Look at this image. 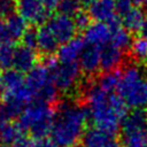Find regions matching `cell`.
Segmentation results:
<instances>
[{
  "instance_id": "cell-8",
  "label": "cell",
  "mask_w": 147,
  "mask_h": 147,
  "mask_svg": "<svg viewBox=\"0 0 147 147\" xmlns=\"http://www.w3.org/2000/svg\"><path fill=\"white\" fill-rule=\"evenodd\" d=\"M111 38V28L109 23H100L94 22L91 23L85 30L83 34V40L87 46L94 47H103L110 42Z\"/></svg>"
},
{
  "instance_id": "cell-9",
  "label": "cell",
  "mask_w": 147,
  "mask_h": 147,
  "mask_svg": "<svg viewBox=\"0 0 147 147\" xmlns=\"http://www.w3.org/2000/svg\"><path fill=\"white\" fill-rule=\"evenodd\" d=\"M87 15L94 22L110 23L116 18L115 0H93L87 7Z\"/></svg>"
},
{
  "instance_id": "cell-3",
  "label": "cell",
  "mask_w": 147,
  "mask_h": 147,
  "mask_svg": "<svg viewBox=\"0 0 147 147\" xmlns=\"http://www.w3.org/2000/svg\"><path fill=\"white\" fill-rule=\"evenodd\" d=\"M117 94L126 107L147 108V75L138 64H127L119 74Z\"/></svg>"
},
{
  "instance_id": "cell-29",
  "label": "cell",
  "mask_w": 147,
  "mask_h": 147,
  "mask_svg": "<svg viewBox=\"0 0 147 147\" xmlns=\"http://www.w3.org/2000/svg\"><path fill=\"white\" fill-rule=\"evenodd\" d=\"M22 45L34 49L37 47V30L28 29L22 37Z\"/></svg>"
},
{
  "instance_id": "cell-12",
  "label": "cell",
  "mask_w": 147,
  "mask_h": 147,
  "mask_svg": "<svg viewBox=\"0 0 147 147\" xmlns=\"http://www.w3.org/2000/svg\"><path fill=\"white\" fill-rule=\"evenodd\" d=\"M124 61V52L111 44L100 48V69L105 72L116 71Z\"/></svg>"
},
{
  "instance_id": "cell-28",
  "label": "cell",
  "mask_w": 147,
  "mask_h": 147,
  "mask_svg": "<svg viewBox=\"0 0 147 147\" xmlns=\"http://www.w3.org/2000/svg\"><path fill=\"white\" fill-rule=\"evenodd\" d=\"M16 0H0V17L7 18L15 14Z\"/></svg>"
},
{
  "instance_id": "cell-38",
  "label": "cell",
  "mask_w": 147,
  "mask_h": 147,
  "mask_svg": "<svg viewBox=\"0 0 147 147\" xmlns=\"http://www.w3.org/2000/svg\"><path fill=\"white\" fill-rule=\"evenodd\" d=\"M0 100H1V91H0ZM1 102V101H0Z\"/></svg>"
},
{
  "instance_id": "cell-1",
  "label": "cell",
  "mask_w": 147,
  "mask_h": 147,
  "mask_svg": "<svg viewBox=\"0 0 147 147\" xmlns=\"http://www.w3.org/2000/svg\"><path fill=\"white\" fill-rule=\"evenodd\" d=\"M84 96L88 119L95 127L115 134L127 114V107L118 94L107 93L96 83H91L86 86Z\"/></svg>"
},
{
  "instance_id": "cell-24",
  "label": "cell",
  "mask_w": 147,
  "mask_h": 147,
  "mask_svg": "<svg viewBox=\"0 0 147 147\" xmlns=\"http://www.w3.org/2000/svg\"><path fill=\"white\" fill-rule=\"evenodd\" d=\"M130 51H131L133 59L137 62L147 63V38L141 36L132 40Z\"/></svg>"
},
{
  "instance_id": "cell-18",
  "label": "cell",
  "mask_w": 147,
  "mask_h": 147,
  "mask_svg": "<svg viewBox=\"0 0 147 147\" xmlns=\"http://www.w3.org/2000/svg\"><path fill=\"white\" fill-rule=\"evenodd\" d=\"M109 24L111 28V38H110L109 44H111L113 46L125 52L127 48H130V46L132 44V37H131L130 32L117 20L110 22Z\"/></svg>"
},
{
  "instance_id": "cell-11",
  "label": "cell",
  "mask_w": 147,
  "mask_h": 147,
  "mask_svg": "<svg viewBox=\"0 0 147 147\" xmlns=\"http://www.w3.org/2000/svg\"><path fill=\"white\" fill-rule=\"evenodd\" d=\"M114 141H116L114 133L93 126L91 129H86L82 137L80 145L83 147H108Z\"/></svg>"
},
{
  "instance_id": "cell-7",
  "label": "cell",
  "mask_w": 147,
  "mask_h": 147,
  "mask_svg": "<svg viewBox=\"0 0 147 147\" xmlns=\"http://www.w3.org/2000/svg\"><path fill=\"white\" fill-rule=\"evenodd\" d=\"M17 14L33 25H41L49 18V10L41 0H16Z\"/></svg>"
},
{
  "instance_id": "cell-4",
  "label": "cell",
  "mask_w": 147,
  "mask_h": 147,
  "mask_svg": "<svg viewBox=\"0 0 147 147\" xmlns=\"http://www.w3.org/2000/svg\"><path fill=\"white\" fill-rule=\"evenodd\" d=\"M54 116L52 105L34 100L24 107L18 124L24 132H30L32 138H47L52 131Z\"/></svg>"
},
{
  "instance_id": "cell-13",
  "label": "cell",
  "mask_w": 147,
  "mask_h": 147,
  "mask_svg": "<svg viewBox=\"0 0 147 147\" xmlns=\"http://www.w3.org/2000/svg\"><path fill=\"white\" fill-rule=\"evenodd\" d=\"M119 129L122 133L147 131V110L146 109L131 110L124 117Z\"/></svg>"
},
{
  "instance_id": "cell-25",
  "label": "cell",
  "mask_w": 147,
  "mask_h": 147,
  "mask_svg": "<svg viewBox=\"0 0 147 147\" xmlns=\"http://www.w3.org/2000/svg\"><path fill=\"white\" fill-rule=\"evenodd\" d=\"M15 47L13 42L0 45V69H2V71L13 68Z\"/></svg>"
},
{
  "instance_id": "cell-16",
  "label": "cell",
  "mask_w": 147,
  "mask_h": 147,
  "mask_svg": "<svg viewBox=\"0 0 147 147\" xmlns=\"http://www.w3.org/2000/svg\"><path fill=\"white\" fill-rule=\"evenodd\" d=\"M24 131L18 123L13 121H0V146H14L22 137Z\"/></svg>"
},
{
  "instance_id": "cell-27",
  "label": "cell",
  "mask_w": 147,
  "mask_h": 147,
  "mask_svg": "<svg viewBox=\"0 0 147 147\" xmlns=\"http://www.w3.org/2000/svg\"><path fill=\"white\" fill-rule=\"evenodd\" d=\"M14 147H57V145L48 138H26L22 137Z\"/></svg>"
},
{
  "instance_id": "cell-21",
  "label": "cell",
  "mask_w": 147,
  "mask_h": 147,
  "mask_svg": "<svg viewBox=\"0 0 147 147\" xmlns=\"http://www.w3.org/2000/svg\"><path fill=\"white\" fill-rule=\"evenodd\" d=\"M25 105L22 102L11 99L5 98L0 103V121H13L16 117H20Z\"/></svg>"
},
{
  "instance_id": "cell-15",
  "label": "cell",
  "mask_w": 147,
  "mask_h": 147,
  "mask_svg": "<svg viewBox=\"0 0 147 147\" xmlns=\"http://www.w3.org/2000/svg\"><path fill=\"white\" fill-rule=\"evenodd\" d=\"M80 70L87 75H93L100 69V48L85 45V48L79 56Z\"/></svg>"
},
{
  "instance_id": "cell-23",
  "label": "cell",
  "mask_w": 147,
  "mask_h": 147,
  "mask_svg": "<svg viewBox=\"0 0 147 147\" xmlns=\"http://www.w3.org/2000/svg\"><path fill=\"white\" fill-rule=\"evenodd\" d=\"M123 147H147V131L122 133Z\"/></svg>"
},
{
  "instance_id": "cell-20",
  "label": "cell",
  "mask_w": 147,
  "mask_h": 147,
  "mask_svg": "<svg viewBox=\"0 0 147 147\" xmlns=\"http://www.w3.org/2000/svg\"><path fill=\"white\" fill-rule=\"evenodd\" d=\"M3 22H5L6 28L8 30V33H9L11 42H14V41H16L18 39H22V37L24 36L25 31L28 30L26 22L16 13L10 15L9 17L5 18Z\"/></svg>"
},
{
  "instance_id": "cell-10",
  "label": "cell",
  "mask_w": 147,
  "mask_h": 147,
  "mask_svg": "<svg viewBox=\"0 0 147 147\" xmlns=\"http://www.w3.org/2000/svg\"><path fill=\"white\" fill-rule=\"evenodd\" d=\"M38 55L34 49L29 48L24 45H20L15 47V54H14V63L13 69L16 71L24 74L29 72L37 65Z\"/></svg>"
},
{
  "instance_id": "cell-22",
  "label": "cell",
  "mask_w": 147,
  "mask_h": 147,
  "mask_svg": "<svg viewBox=\"0 0 147 147\" xmlns=\"http://www.w3.org/2000/svg\"><path fill=\"white\" fill-rule=\"evenodd\" d=\"M95 83L102 91L107 93H115L119 84V74L117 71L105 72L100 76V78Z\"/></svg>"
},
{
  "instance_id": "cell-17",
  "label": "cell",
  "mask_w": 147,
  "mask_h": 147,
  "mask_svg": "<svg viewBox=\"0 0 147 147\" xmlns=\"http://www.w3.org/2000/svg\"><path fill=\"white\" fill-rule=\"evenodd\" d=\"M60 45L54 39L47 26L44 24L39 25L37 29V48L45 55L51 56L54 52H57Z\"/></svg>"
},
{
  "instance_id": "cell-2",
  "label": "cell",
  "mask_w": 147,
  "mask_h": 147,
  "mask_svg": "<svg viewBox=\"0 0 147 147\" xmlns=\"http://www.w3.org/2000/svg\"><path fill=\"white\" fill-rule=\"evenodd\" d=\"M88 121L86 108L79 103L61 102L55 111L51 131L52 140L57 147H74L79 144Z\"/></svg>"
},
{
  "instance_id": "cell-33",
  "label": "cell",
  "mask_w": 147,
  "mask_h": 147,
  "mask_svg": "<svg viewBox=\"0 0 147 147\" xmlns=\"http://www.w3.org/2000/svg\"><path fill=\"white\" fill-rule=\"evenodd\" d=\"M41 2H42L44 6L51 11V10H53V9H55V8L59 7L61 0H41Z\"/></svg>"
},
{
  "instance_id": "cell-35",
  "label": "cell",
  "mask_w": 147,
  "mask_h": 147,
  "mask_svg": "<svg viewBox=\"0 0 147 147\" xmlns=\"http://www.w3.org/2000/svg\"><path fill=\"white\" fill-rule=\"evenodd\" d=\"M108 147H123V145L122 144H119V142H117V141H114L110 146H108Z\"/></svg>"
},
{
  "instance_id": "cell-14",
  "label": "cell",
  "mask_w": 147,
  "mask_h": 147,
  "mask_svg": "<svg viewBox=\"0 0 147 147\" xmlns=\"http://www.w3.org/2000/svg\"><path fill=\"white\" fill-rule=\"evenodd\" d=\"M85 48V42L83 39L75 37L74 39L69 40L68 42L61 45L57 49V60L60 62H77L79 56L82 55Z\"/></svg>"
},
{
  "instance_id": "cell-6",
  "label": "cell",
  "mask_w": 147,
  "mask_h": 147,
  "mask_svg": "<svg viewBox=\"0 0 147 147\" xmlns=\"http://www.w3.org/2000/svg\"><path fill=\"white\" fill-rule=\"evenodd\" d=\"M45 25L60 46L74 39L77 32V26L74 18L62 14H56L49 17L45 22Z\"/></svg>"
},
{
  "instance_id": "cell-34",
  "label": "cell",
  "mask_w": 147,
  "mask_h": 147,
  "mask_svg": "<svg viewBox=\"0 0 147 147\" xmlns=\"http://www.w3.org/2000/svg\"><path fill=\"white\" fill-rule=\"evenodd\" d=\"M141 32V36L147 38V14H145V20H144V24H142V28L140 30Z\"/></svg>"
},
{
  "instance_id": "cell-31",
  "label": "cell",
  "mask_w": 147,
  "mask_h": 147,
  "mask_svg": "<svg viewBox=\"0 0 147 147\" xmlns=\"http://www.w3.org/2000/svg\"><path fill=\"white\" fill-rule=\"evenodd\" d=\"M90 16L87 15V13H84V11H80L79 14H77L75 17H74V21H75V24L77 26V29H83L85 30L91 23H90Z\"/></svg>"
},
{
  "instance_id": "cell-5",
  "label": "cell",
  "mask_w": 147,
  "mask_h": 147,
  "mask_svg": "<svg viewBox=\"0 0 147 147\" xmlns=\"http://www.w3.org/2000/svg\"><path fill=\"white\" fill-rule=\"evenodd\" d=\"M42 64L49 70L51 79L60 92H71L80 82L82 70L77 62H60L53 56H47Z\"/></svg>"
},
{
  "instance_id": "cell-19",
  "label": "cell",
  "mask_w": 147,
  "mask_h": 147,
  "mask_svg": "<svg viewBox=\"0 0 147 147\" xmlns=\"http://www.w3.org/2000/svg\"><path fill=\"white\" fill-rule=\"evenodd\" d=\"M122 17V25L129 31V32H138L141 30L144 20H145V14L141 9L133 7L129 11H126Z\"/></svg>"
},
{
  "instance_id": "cell-32",
  "label": "cell",
  "mask_w": 147,
  "mask_h": 147,
  "mask_svg": "<svg viewBox=\"0 0 147 147\" xmlns=\"http://www.w3.org/2000/svg\"><path fill=\"white\" fill-rule=\"evenodd\" d=\"M9 42H11V40L9 37L8 30L6 28V24L3 21H0V45L9 44Z\"/></svg>"
},
{
  "instance_id": "cell-37",
  "label": "cell",
  "mask_w": 147,
  "mask_h": 147,
  "mask_svg": "<svg viewBox=\"0 0 147 147\" xmlns=\"http://www.w3.org/2000/svg\"><path fill=\"white\" fill-rule=\"evenodd\" d=\"M74 147H83L80 144H78V145H76V146H74Z\"/></svg>"
},
{
  "instance_id": "cell-26",
  "label": "cell",
  "mask_w": 147,
  "mask_h": 147,
  "mask_svg": "<svg viewBox=\"0 0 147 147\" xmlns=\"http://www.w3.org/2000/svg\"><path fill=\"white\" fill-rule=\"evenodd\" d=\"M82 0H61L57 9L59 14L74 18L77 14L82 11Z\"/></svg>"
},
{
  "instance_id": "cell-30",
  "label": "cell",
  "mask_w": 147,
  "mask_h": 147,
  "mask_svg": "<svg viewBox=\"0 0 147 147\" xmlns=\"http://www.w3.org/2000/svg\"><path fill=\"white\" fill-rule=\"evenodd\" d=\"M115 5H116V13L119 16L124 15L126 11H129L131 8L134 7L132 0H115Z\"/></svg>"
},
{
  "instance_id": "cell-36",
  "label": "cell",
  "mask_w": 147,
  "mask_h": 147,
  "mask_svg": "<svg viewBox=\"0 0 147 147\" xmlns=\"http://www.w3.org/2000/svg\"><path fill=\"white\" fill-rule=\"evenodd\" d=\"M141 5L147 8V0H141Z\"/></svg>"
}]
</instances>
